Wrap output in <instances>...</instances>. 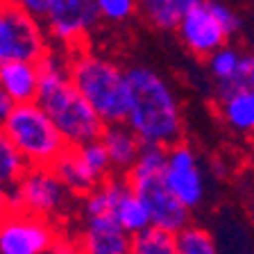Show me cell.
Segmentation results:
<instances>
[{
  "mask_svg": "<svg viewBox=\"0 0 254 254\" xmlns=\"http://www.w3.org/2000/svg\"><path fill=\"white\" fill-rule=\"evenodd\" d=\"M53 170L62 177L64 184L79 197H84L86 193H91L98 184H102V182L91 173L89 166L84 164L79 150L73 148V145H68V148L64 150V154L53 164Z\"/></svg>",
  "mask_w": 254,
  "mask_h": 254,
  "instance_id": "cell-15",
  "label": "cell"
},
{
  "mask_svg": "<svg viewBox=\"0 0 254 254\" xmlns=\"http://www.w3.org/2000/svg\"><path fill=\"white\" fill-rule=\"evenodd\" d=\"M79 154L84 159V164L91 168V173L98 177L100 182L109 180L114 175V166H111V159H109V152H107L105 143L98 138V141H89L84 145H77Z\"/></svg>",
  "mask_w": 254,
  "mask_h": 254,
  "instance_id": "cell-23",
  "label": "cell"
},
{
  "mask_svg": "<svg viewBox=\"0 0 254 254\" xmlns=\"http://www.w3.org/2000/svg\"><path fill=\"white\" fill-rule=\"evenodd\" d=\"M11 211V193L0 186V220Z\"/></svg>",
  "mask_w": 254,
  "mask_h": 254,
  "instance_id": "cell-29",
  "label": "cell"
},
{
  "mask_svg": "<svg viewBox=\"0 0 254 254\" xmlns=\"http://www.w3.org/2000/svg\"><path fill=\"white\" fill-rule=\"evenodd\" d=\"M57 238L53 220L23 209H11L0 220V254H48Z\"/></svg>",
  "mask_w": 254,
  "mask_h": 254,
  "instance_id": "cell-8",
  "label": "cell"
},
{
  "mask_svg": "<svg viewBox=\"0 0 254 254\" xmlns=\"http://www.w3.org/2000/svg\"><path fill=\"white\" fill-rule=\"evenodd\" d=\"M77 245L79 254H129L132 234L123 229L114 213L82 216Z\"/></svg>",
  "mask_w": 254,
  "mask_h": 254,
  "instance_id": "cell-12",
  "label": "cell"
},
{
  "mask_svg": "<svg viewBox=\"0 0 254 254\" xmlns=\"http://www.w3.org/2000/svg\"><path fill=\"white\" fill-rule=\"evenodd\" d=\"M177 252L180 254H220L216 238L197 225H186L177 232Z\"/></svg>",
  "mask_w": 254,
  "mask_h": 254,
  "instance_id": "cell-22",
  "label": "cell"
},
{
  "mask_svg": "<svg viewBox=\"0 0 254 254\" xmlns=\"http://www.w3.org/2000/svg\"><path fill=\"white\" fill-rule=\"evenodd\" d=\"M16 109V100L7 93L5 89H0V127H5L7 118L11 116V111Z\"/></svg>",
  "mask_w": 254,
  "mask_h": 254,
  "instance_id": "cell-28",
  "label": "cell"
},
{
  "mask_svg": "<svg viewBox=\"0 0 254 254\" xmlns=\"http://www.w3.org/2000/svg\"><path fill=\"white\" fill-rule=\"evenodd\" d=\"M100 14L95 0H50L43 25L48 37L68 50L84 48V39L95 27Z\"/></svg>",
  "mask_w": 254,
  "mask_h": 254,
  "instance_id": "cell-9",
  "label": "cell"
},
{
  "mask_svg": "<svg viewBox=\"0 0 254 254\" xmlns=\"http://www.w3.org/2000/svg\"><path fill=\"white\" fill-rule=\"evenodd\" d=\"M100 18L111 23L129 21L134 11L138 9V0H95Z\"/></svg>",
  "mask_w": 254,
  "mask_h": 254,
  "instance_id": "cell-25",
  "label": "cell"
},
{
  "mask_svg": "<svg viewBox=\"0 0 254 254\" xmlns=\"http://www.w3.org/2000/svg\"><path fill=\"white\" fill-rule=\"evenodd\" d=\"M0 89L16 100V105L34 102L39 98L37 62H9L0 66Z\"/></svg>",
  "mask_w": 254,
  "mask_h": 254,
  "instance_id": "cell-14",
  "label": "cell"
},
{
  "mask_svg": "<svg viewBox=\"0 0 254 254\" xmlns=\"http://www.w3.org/2000/svg\"><path fill=\"white\" fill-rule=\"evenodd\" d=\"M166 164H168V148L143 143L136 166L125 177L138 193V197L145 202L152 216V225L177 234L189 225L190 209H186L166 184Z\"/></svg>",
  "mask_w": 254,
  "mask_h": 254,
  "instance_id": "cell-3",
  "label": "cell"
},
{
  "mask_svg": "<svg viewBox=\"0 0 254 254\" xmlns=\"http://www.w3.org/2000/svg\"><path fill=\"white\" fill-rule=\"evenodd\" d=\"M220 114L229 127L238 134L254 132V93L252 91H236V93L220 98Z\"/></svg>",
  "mask_w": 254,
  "mask_h": 254,
  "instance_id": "cell-18",
  "label": "cell"
},
{
  "mask_svg": "<svg viewBox=\"0 0 254 254\" xmlns=\"http://www.w3.org/2000/svg\"><path fill=\"white\" fill-rule=\"evenodd\" d=\"M100 141L105 143L107 152H109L111 166H114V175H123V177H125V175L136 166L138 154H141V148H143V141L134 134V129L127 125V123L107 125Z\"/></svg>",
  "mask_w": 254,
  "mask_h": 254,
  "instance_id": "cell-13",
  "label": "cell"
},
{
  "mask_svg": "<svg viewBox=\"0 0 254 254\" xmlns=\"http://www.w3.org/2000/svg\"><path fill=\"white\" fill-rule=\"evenodd\" d=\"M9 2H14L16 7H21V9L34 14L37 18H41V21L46 18L48 7H50V0H9Z\"/></svg>",
  "mask_w": 254,
  "mask_h": 254,
  "instance_id": "cell-27",
  "label": "cell"
},
{
  "mask_svg": "<svg viewBox=\"0 0 254 254\" xmlns=\"http://www.w3.org/2000/svg\"><path fill=\"white\" fill-rule=\"evenodd\" d=\"M166 184L175 193V197L186 206L195 209L204 200V177L197 164L195 152L186 143H175L168 148V164H166Z\"/></svg>",
  "mask_w": 254,
  "mask_h": 254,
  "instance_id": "cell-10",
  "label": "cell"
},
{
  "mask_svg": "<svg viewBox=\"0 0 254 254\" xmlns=\"http://www.w3.org/2000/svg\"><path fill=\"white\" fill-rule=\"evenodd\" d=\"M70 79L77 91L91 102L107 125L125 123L129 114V82L127 70L89 48L73 50Z\"/></svg>",
  "mask_w": 254,
  "mask_h": 254,
  "instance_id": "cell-2",
  "label": "cell"
},
{
  "mask_svg": "<svg viewBox=\"0 0 254 254\" xmlns=\"http://www.w3.org/2000/svg\"><path fill=\"white\" fill-rule=\"evenodd\" d=\"M206 5H209V9L213 11V16H216L218 23L225 27V32H227L229 37L236 34L238 27H241V18H238L236 11L229 9V7L225 5V2H220V0H206Z\"/></svg>",
  "mask_w": 254,
  "mask_h": 254,
  "instance_id": "cell-26",
  "label": "cell"
},
{
  "mask_svg": "<svg viewBox=\"0 0 254 254\" xmlns=\"http://www.w3.org/2000/svg\"><path fill=\"white\" fill-rule=\"evenodd\" d=\"M216 91L218 100L236 93V91H252L254 93V55H243V62H241L236 77L227 84H216Z\"/></svg>",
  "mask_w": 254,
  "mask_h": 254,
  "instance_id": "cell-24",
  "label": "cell"
},
{
  "mask_svg": "<svg viewBox=\"0 0 254 254\" xmlns=\"http://www.w3.org/2000/svg\"><path fill=\"white\" fill-rule=\"evenodd\" d=\"M204 0H138V11L159 30H177L182 16Z\"/></svg>",
  "mask_w": 254,
  "mask_h": 254,
  "instance_id": "cell-16",
  "label": "cell"
},
{
  "mask_svg": "<svg viewBox=\"0 0 254 254\" xmlns=\"http://www.w3.org/2000/svg\"><path fill=\"white\" fill-rule=\"evenodd\" d=\"M114 216H116V220L123 225V229L129 232L132 236L152 225V216H150L148 206L138 197L136 190L129 186V182H127L125 189L121 190V195H118V202H116V206H114Z\"/></svg>",
  "mask_w": 254,
  "mask_h": 254,
  "instance_id": "cell-17",
  "label": "cell"
},
{
  "mask_svg": "<svg viewBox=\"0 0 254 254\" xmlns=\"http://www.w3.org/2000/svg\"><path fill=\"white\" fill-rule=\"evenodd\" d=\"M241 62H243V53H238L236 48L222 46L218 48L211 57H206L209 64V73L216 79V84H227L236 77L238 68H241Z\"/></svg>",
  "mask_w": 254,
  "mask_h": 254,
  "instance_id": "cell-21",
  "label": "cell"
},
{
  "mask_svg": "<svg viewBox=\"0 0 254 254\" xmlns=\"http://www.w3.org/2000/svg\"><path fill=\"white\" fill-rule=\"evenodd\" d=\"M2 129L9 134L30 166H53L68 148V141L37 100L16 105Z\"/></svg>",
  "mask_w": 254,
  "mask_h": 254,
  "instance_id": "cell-5",
  "label": "cell"
},
{
  "mask_svg": "<svg viewBox=\"0 0 254 254\" xmlns=\"http://www.w3.org/2000/svg\"><path fill=\"white\" fill-rule=\"evenodd\" d=\"M75 193L62 182L53 166H30L21 184L11 193V209L37 213L48 220H57L68 211Z\"/></svg>",
  "mask_w": 254,
  "mask_h": 254,
  "instance_id": "cell-7",
  "label": "cell"
},
{
  "mask_svg": "<svg viewBox=\"0 0 254 254\" xmlns=\"http://www.w3.org/2000/svg\"><path fill=\"white\" fill-rule=\"evenodd\" d=\"M252 211H254V202H252Z\"/></svg>",
  "mask_w": 254,
  "mask_h": 254,
  "instance_id": "cell-30",
  "label": "cell"
},
{
  "mask_svg": "<svg viewBox=\"0 0 254 254\" xmlns=\"http://www.w3.org/2000/svg\"><path fill=\"white\" fill-rule=\"evenodd\" d=\"M48 30L41 18L0 0V66L9 62H39L48 53Z\"/></svg>",
  "mask_w": 254,
  "mask_h": 254,
  "instance_id": "cell-6",
  "label": "cell"
},
{
  "mask_svg": "<svg viewBox=\"0 0 254 254\" xmlns=\"http://www.w3.org/2000/svg\"><path fill=\"white\" fill-rule=\"evenodd\" d=\"M129 82V114L127 125L143 143L170 148L180 143L184 132L180 102L170 84L148 66L127 68Z\"/></svg>",
  "mask_w": 254,
  "mask_h": 254,
  "instance_id": "cell-1",
  "label": "cell"
},
{
  "mask_svg": "<svg viewBox=\"0 0 254 254\" xmlns=\"http://www.w3.org/2000/svg\"><path fill=\"white\" fill-rule=\"evenodd\" d=\"M37 102L50 114L59 132L73 148L89 141H98L107 127L100 114L77 91L73 79H64L53 86H41Z\"/></svg>",
  "mask_w": 254,
  "mask_h": 254,
  "instance_id": "cell-4",
  "label": "cell"
},
{
  "mask_svg": "<svg viewBox=\"0 0 254 254\" xmlns=\"http://www.w3.org/2000/svg\"><path fill=\"white\" fill-rule=\"evenodd\" d=\"M129 254H180L177 252V234L150 225L148 229L132 236Z\"/></svg>",
  "mask_w": 254,
  "mask_h": 254,
  "instance_id": "cell-20",
  "label": "cell"
},
{
  "mask_svg": "<svg viewBox=\"0 0 254 254\" xmlns=\"http://www.w3.org/2000/svg\"><path fill=\"white\" fill-rule=\"evenodd\" d=\"M177 34H180L182 43L195 57H211L218 48H222L225 41L229 39L225 27L218 23L213 11L209 9L206 0L195 7H190L182 16L180 25H177Z\"/></svg>",
  "mask_w": 254,
  "mask_h": 254,
  "instance_id": "cell-11",
  "label": "cell"
},
{
  "mask_svg": "<svg viewBox=\"0 0 254 254\" xmlns=\"http://www.w3.org/2000/svg\"><path fill=\"white\" fill-rule=\"evenodd\" d=\"M27 168H30L27 159L16 148V143L9 138V134L0 127V186L14 193V189L21 184Z\"/></svg>",
  "mask_w": 254,
  "mask_h": 254,
  "instance_id": "cell-19",
  "label": "cell"
}]
</instances>
